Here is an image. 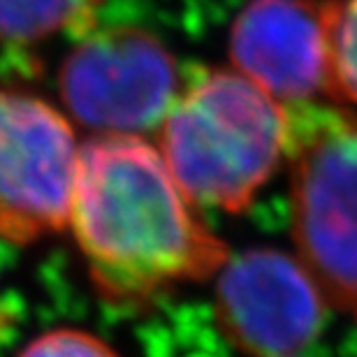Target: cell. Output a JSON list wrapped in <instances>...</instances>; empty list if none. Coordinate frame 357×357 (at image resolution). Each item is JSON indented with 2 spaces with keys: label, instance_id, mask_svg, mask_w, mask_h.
Listing matches in <instances>:
<instances>
[{
  "label": "cell",
  "instance_id": "cell-6",
  "mask_svg": "<svg viewBox=\"0 0 357 357\" xmlns=\"http://www.w3.org/2000/svg\"><path fill=\"white\" fill-rule=\"evenodd\" d=\"M213 311L234 348L251 357H299L323 332L330 304L295 253L248 248L216 271Z\"/></svg>",
  "mask_w": 357,
  "mask_h": 357
},
{
  "label": "cell",
  "instance_id": "cell-3",
  "mask_svg": "<svg viewBox=\"0 0 357 357\" xmlns=\"http://www.w3.org/2000/svg\"><path fill=\"white\" fill-rule=\"evenodd\" d=\"M288 126L295 255L330 309L357 320V114L290 105Z\"/></svg>",
  "mask_w": 357,
  "mask_h": 357
},
{
  "label": "cell",
  "instance_id": "cell-2",
  "mask_svg": "<svg viewBox=\"0 0 357 357\" xmlns=\"http://www.w3.org/2000/svg\"><path fill=\"white\" fill-rule=\"evenodd\" d=\"M288 107L237 70L192 68L158 126V151L195 206L239 213L288 155Z\"/></svg>",
  "mask_w": 357,
  "mask_h": 357
},
{
  "label": "cell",
  "instance_id": "cell-8",
  "mask_svg": "<svg viewBox=\"0 0 357 357\" xmlns=\"http://www.w3.org/2000/svg\"><path fill=\"white\" fill-rule=\"evenodd\" d=\"M102 0H0V42L33 45L59 33L84 38L98 26Z\"/></svg>",
  "mask_w": 357,
  "mask_h": 357
},
{
  "label": "cell",
  "instance_id": "cell-9",
  "mask_svg": "<svg viewBox=\"0 0 357 357\" xmlns=\"http://www.w3.org/2000/svg\"><path fill=\"white\" fill-rule=\"evenodd\" d=\"M332 100L357 105V0H330Z\"/></svg>",
  "mask_w": 357,
  "mask_h": 357
},
{
  "label": "cell",
  "instance_id": "cell-1",
  "mask_svg": "<svg viewBox=\"0 0 357 357\" xmlns=\"http://www.w3.org/2000/svg\"><path fill=\"white\" fill-rule=\"evenodd\" d=\"M93 285L135 306L213 278L230 251L139 135H100L79 149L70 220Z\"/></svg>",
  "mask_w": 357,
  "mask_h": 357
},
{
  "label": "cell",
  "instance_id": "cell-7",
  "mask_svg": "<svg viewBox=\"0 0 357 357\" xmlns=\"http://www.w3.org/2000/svg\"><path fill=\"white\" fill-rule=\"evenodd\" d=\"M230 59L278 102L332 98L330 0H251L230 28Z\"/></svg>",
  "mask_w": 357,
  "mask_h": 357
},
{
  "label": "cell",
  "instance_id": "cell-4",
  "mask_svg": "<svg viewBox=\"0 0 357 357\" xmlns=\"http://www.w3.org/2000/svg\"><path fill=\"white\" fill-rule=\"evenodd\" d=\"M183 79L158 35L96 26L63 61L59 89L77 123L102 135H139L160 126Z\"/></svg>",
  "mask_w": 357,
  "mask_h": 357
},
{
  "label": "cell",
  "instance_id": "cell-5",
  "mask_svg": "<svg viewBox=\"0 0 357 357\" xmlns=\"http://www.w3.org/2000/svg\"><path fill=\"white\" fill-rule=\"evenodd\" d=\"M77 167L68 119L38 96L0 89V237L24 246L63 230Z\"/></svg>",
  "mask_w": 357,
  "mask_h": 357
},
{
  "label": "cell",
  "instance_id": "cell-10",
  "mask_svg": "<svg viewBox=\"0 0 357 357\" xmlns=\"http://www.w3.org/2000/svg\"><path fill=\"white\" fill-rule=\"evenodd\" d=\"M19 357H119L116 351L100 337L73 327L45 332L35 337Z\"/></svg>",
  "mask_w": 357,
  "mask_h": 357
}]
</instances>
